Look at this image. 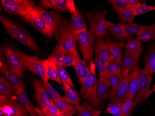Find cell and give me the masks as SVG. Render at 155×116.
I'll return each instance as SVG.
<instances>
[{
  "label": "cell",
  "mask_w": 155,
  "mask_h": 116,
  "mask_svg": "<svg viewBox=\"0 0 155 116\" xmlns=\"http://www.w3.org/2000/svg\"><path fill=\"white\" fill-rule=\"evenodd\" d=\"M0 21L6 29V32L13 39L27 46L35 51H39V48L34 39L26 30L20 25L4 16H0Z\"/></svg>",
  "instance_id": "obj_1"
},
{
  "label": "cell",
  "mask_w": 155,
  "mask_h": 116,
  "mask_svg": "<svg viewBox=\"0 0 155 116\" xmlns=\"http://www.w3.org/2000/svg\"><path fill=\"white\" fill-rule=\"evenodd\" d=\"M36 9L43 19L50 33L51 38L55 39L67 27L69 23L60 14L54 11H47L35 5Z\"/></svg>",
  "instance_id": "obj_2"
},
{
  "label": "cell",
  "mask_w": 155,
  "mask_h": 116,
  "mask_svg": "<svg viewBox=\"0 0 155 116\" xmlns=\"http://www.w3.org/2000/svg\"><path fill=\"white\" fill-rule=\"evenodd\" d=\"M97 80L96 74L95 65L92 59L90 63L89 74L82 84L79 94L81 97L88 102L93 108L98 107L96 97Z\"/></svg>",
  "instance_id": "obj_3"
},
{
  "label": "cell",
  "mask_w": 155,
  "mask_h": 116,
  "mask_svg": "<svg viewBox=\"0 0 155 116\" xmlns=\"http://www.w3.org/2000/svg\"><path fill=\"white\" fill-rule=\"evenodd\" d=\"M1 49L11 69L20 78H24L23 74L26 72V68L17 52V49L7 44L2 45Z\"/></svg>",
  "instance_id": "obj_4"
},
{
  "label": "cell",
  "mask_w": 155,
  "mask_h": 116,
  "mask_svg": "<svg viewBox=\"0 0 155 116\" xmlns=\"http://www.w3.org/2000/svg\"><path fill=\"white\" fill-rule=\"evenodd\" d=\"M109 12L106 10L85 12V15L90 25V29L98 38H103L108 30L107 21L105 20V17Z\"/></svg>",
  "instance_id": "obj_5"
},
{
  "label": "cell",
  "mask_w": 155,
  "mask_h": 116,
  "mask_svg": "<svg viewBox=\"0 0 155 116\" xmlns=\"http://www.w3.org/2000/svg\"><path fill=\"white\" fill-rule=\"evenodd\" d=\"M96 35L94 32L90 30L82 31L78 35L76 41H77L81 53L84 61L87 63L93 59L94 51V38Z\"/></svg>",
  "instance_id": "obj_6"
},
{
  "label": "cell",
  "mask_w": 155,
  "mask_h": 116,
  "mask_svg": "<svg viewBox=\"0 0 155 116\" xmlns=\"http://www.w3.org/2000/svg\"><path fill=\"white\" fill-rule=\"evenodd\" d=\"M2 5L8 13L24 16L35 8V3L31 0H2Z\"/></svg>",
  "instance_id": "obj_7"
},
{
  "label": "cell",
  "mask_w": 155,
  "mask_h": 116,
  "mask_svg": "<svg viewBox=\"0 0 155 116\" xmlns=\"http://www.w3.org/2000/svg\"><path fill=\"white\" fill-rule=\"evenodd\" d=\"M29 114V112L21 104L1 94V116H28Z\"/></svg>",
  "instance_id": "obj_8"
},
{
  "label": "cell",
  "mask_w": 155,
  "mask_h": 116,
  "mask_svg": "<svg viewBox=\"0 0 155 116\" xmlns=\"http://www.w3.org/2000/svg\"><path fill=\"white\" fill-rule=\"evenodd\" d=\"M17 52L21 56L26 69L40 77L43 81L48 82L49 78L46 74L43 64L37 56L29 55L18 49Z\"/></svg>",
  "instance_id": "obj_9"
},
{
  "label": "cell",
  "mask_w": 155,
  "mask_h": 116,
  "mask_svg": "<svg viewBox=\"0 0 155 116\" xmlns=\"http://www.w3.org/2000/svg\"><path fill=\"white\" fill-rule=\"evenodd\" d=\"M55 39L57 40L58 43L56 46L53 53L77 51L76 40L70 30L69 25L58 35Z\"/></svg>",
  "instance_id": "obj_10"
},
{
  "label": "cell",
  "mask_w": 155,
  "mask_h": 116,
  "mask_svg": "<svg viewBox=\"0 0 155 116\" xmlns=\"http://www.w3.org/2000/svg\"><path fill=\"white\" fill-rule=\"evenodd\" d=\"M152 79L153 77L149 75L145 68L141 69L138 91L134 99L136 106L146 100L149 96Z\"/></svg>",
  "instance_id": "obj_11"
},
{
  "label": "cell",
  "mask_w": 155,
  "mask_h": 116,
  "mask_svg": "<svg viewBox=\"0 0 155 116\" xmlns=\"http://www.w3.org/2000/svg\"><path fill=\"white\" fill-rule=\"evenodd\" d=\"M0 71L7 80L16 90L21 88L25 89L26 85L16 74L11 69L2 52L0 54Z\"/></svg>",
  "instance_id": "obj_12"
},
{
  "label": "cell",
  "mask_w": 155,
  "mask_h": 116,
  "mask_svg": "<svg viewBox=\"0 0 155 116\" xmlns=\"http://www.w3.org/2000/svg\"><path fill=\"white\" fill-rule=\"evenodd\" d=\"M21 19L23 21L30 24L36 29L39 32L45 35L51 37L50 33L48 30L46 24L39 12L34 8L27 15L21 16Z\"/></svg>",
  "instance_id": "obj_13"
},
{
  "label": "cell",
  "mask_w": 155,
  "mask_h": 116,
  "mask_svg": "<svg viewBox=\"0 0 155 116\" xmlns=\"http://www.w3.org/2000/svg\"><path fill=\"white\" fill-rule=\"evenodd\" d=\"M79 57L77 51H67L53 53L48 59L53 61L56 65L64 67H74Z\"/></svg>",
  "instance_id": "obj_14"
},
{
  "label": "cell",
  "mask_w": 155,
  "mask_h": 116,
  "mask_svg": "<svg viewBox=\"0 0 155 116\" xmlns=\"http://www.w3.org/2000/svg\"><path fill=\"white\" fill-rule=\"evenodd\" d=\"M129 76L125 77L120 84L117 88H112L110 94V103L116 102H124L128 98Z\"/></svg>",
  "instance_id": "obj_15"
},
{
  "label": "cell",
  "mask_w": 155,
  "mask_h": 116,
  "mask_svg": "<svg viewBox=\"0 0 155 116\" xmlns=\"http://www.w3.org/2000/svg\"><path fill=\"white\" fill-rule=\"evenodd\" d=\"M33 84L35 90V98L40 108L42 109L48 105L54 104V102L49 96L41 82L37 79H34Z\"/></svg>",
  "instance_id": "obj_16"
},
{
  "label": "cell",
  "mask_w": 155,
  "mask_h": 116,
  "mask_svg": "<svg viewBox=\"0 0 155 116\" xmlns=\"http://www.w3.org/2000/svg\"><path fill=\"white\" fill-rule=\"evenodd\" d=\"M71 19L69 28L75 40L78 35L82 31L87 30L86 21L79 10H77L76 14L71 13Z\"/></svg>",
  "instance_id": "obj_17"
},
{
  "label": "cell",
  "mask_w": 155,
  "mask_h": 116,
  "mask_svg": "<svg viewBox=\"0 0 155 116\" xmlns=\"http://www.w3.org/2000/svg\"><path fill=\"white\" fill-rule=\"evenodd\" d=\"M140 69L138 62L135 67L132 69L130 72L129 84L128 98H134L138 91L139 87V76H140Z\"/></svg>",
  "instance_id": "obj_18"
},
{
  "label": "cell",
  "mask_w": 155,
  "mask_h": 116,
  "mask_svg": "<svg viewBox=\"0 0 155 116\" xmlns=\"http://www.w3.org/2000/svg\"><path fill=\"white\" fill-rule=\"evenodd\" d=\"M110 84L107 78H100L97 80L96 97L97 106H100L103 100L108 97L110 94Z\"/></svg>",
  "instance_id": "obj_19"
},
{
  "label": "cell",
  "mask_w": 155,
  "mask_h": 116,
  "mask_svg": "<svg viewBox=\"0 0 155 116\" xmlns=\"http://www.w3.org/2000/svg\"><path fill=\"white\" fill-rule=\"evenodd\" d=\"M138 61L125 51L121 60V75L124 78L129 75L132 69L137 64Z\"/></svg>",
  "instance_id": "obj_20"
},
{
  "label": "cell",
  "mask_w": 155,
  "mask_h": 116,
  "mask_svg": "<svg viewBox=\"0 0 155 116\" xmlns=\"http://www.w3.org/2000/svg\"><path fill=\"white\" fill-rule=\"evenodd\" d=\"M17 99L24 108L29 112L30 116H38L35 111V108L31 103L29 98L27 95L25 89L20 88L17 89Z\"/></svg>",
  "instance_id": "obj_21"
},
{
  "label": "cell",
  "mask_w": 155,
  "mask_h": 116,
  "mask_svg": "<svg viewBox=\"0 0 155 116\" xmlns=\"http://www.w3.org/2000/svg\"><path fill=\"white\" fill-rule=\"evenodd\" d=\"M143 47L141 41L137 39L128 41L124 46V49L126 52L129 53L135 58L139 60L142 53Z\"/></svg>",
  "instance_id": "obj_22"
},
{
  "label": "cell",
  "mask_w": 155,
  "mask_h": 116,
  "mask_svg": "<svg viewBox=\"0 0 155 116\" xmlns=\"http://www.w3.org/2000/svg\"><path fill=\"white\" fill-rule=\"evenodd\" d=\"M0 92L8 98L15 100L18 99L16 89L2 76L0 77Z\"/></svg>",
  "instance_id": "obj_23"
},
{
  "label": "cell",
  "mask_w": 155,
  "mask_h": 116,
  "mask_svg": "<svg viewBox=\"0 0 155 116\" xmlns=\"http://www.w3.org/2000/svg\"><path fill=\"white\" fill-rule=\"evenodd\" d=\"M110 52L111 58L121 62L122 49L125 46V43L121 41H112L110 40L106 41Z\"/></svg>",
  "instance_id": "obj_24"
},
{
  "label": "cell",
  "mask_w": 155,
  "mask_h": 116,
  "mask_svg": "<svg viewBox=\"0 0 155 116\" xmlns=\"http://www.w3.org/2000/svg\"><path fill=\"white\" fill-rule=\"evenodd\" d=\"M41 61L49 78L61 84L62 82L57 72V65L48 59L43 60Z\"/></svg>",
  "instance_id": "obj_25"
},
{
  "label": "cell",
  "mask_w": 155,
  "mask_h": 116,
  "mask_svg": "<svg viewBox=\"0 0 155 116\" xmlns=\"http://www.w3.org/2000/svg\"><path fill=\"white\" fill-rule=\"evenodd\" d=\"M112 6L117 14L118 19L121 22H133L135 17L137 16L135 10L128 8H120L115 6Z\"/></svg>",
  "instance_id": "obj_26"
},
{
  "label": "cell",
  "mask_w": 155,
  "mask_h": 116,
  "mask_svg": "<svg viewBox=\"0 0 155 116\" xmlns=\"http://www.w3.org/2000/svg\"><path fill=\"white\" fill-rule=\"evenodd\" d=\"M122 27L125 34L127 35L128 41L133 40L135 35H137L138 36L143 32L147 26L138 25L133 22H130L128 24H120Z\"/></svg>",
  "instance_id": "obj_27"
},
{
  "label": "cell",
  "mask_w": 155,
  "mask_h": 116,
  "mask_svg": "<svg viewBox=\"0 0 155 116\" xmlns=\"http://www.w3.org/2000/svg\"><path fill=\"white\" fill-rule=\"evenodd\" d=\"M62 83L65 91V96L64 97H62L63 100L72 104L75 106L80 105V96L74 89L66 83L63 82Z\"/></svg>",
  "instance_id": "obj_28"
},
{
  "label": "cell",
  "mask_w": 155,
  "mask_h": 116,
  "mask_svg": "<svg viewBox=\"0 0 155 116\" xmlns=\"http://www.w3.org/2000/svg\"><path fill=\"white\" fill-rule=\"evenodd\" d=\"M74 67L79 81L82 84L89 74L90 68H88L86 61L81 60L80 57L78 59Z\"/></svg>",
  "instance_id": "obj_29"
},
{
  "label": "cell",
  "mask_w": 155,
  "mask_h": 116,
  "mask_svg": "<svg viewBox=\"0 0 155 116\" xmlns=\"http://www.w3.org/2000/svg\"><path fill=\"white\" fill-rule=\"evenodd\" d=\"M107 23L108 30L117 39L124 42L126 41H128L127 35L125 34L120 24L113 23L110 21H107Z\"/></svg>",
  "instance_id": "obj_30"
},
{
  "label": "cell",
  "mask_w": 155,
  "mask_h": 116,
  "mask_svg": "<svg viewBox=\"0 0 155 116\" xmlns=\"http://www.w3.org/2000/svg\"><path fill=\"white\" fill-rule=\"evenodd\" d=\"M144 68L150 76L155 74V43L149 51L144 63Z\"/></svg>",
  "instance_id": "obj_31"
},
{
  "label": "cell",
  "mask_w": 155,
  "mask_h": 116,
  "mask_svg": "<svg viewBox=\"0 0 155 116\" xmlns=\"http://www.w3.org/2000/svg\"><path fill=\"white\" fill-rule=\"evenodd\" d=\"M77 116H98L102 111L96 110L93 107L87 103H83L80 105L75 106Z\"/></svg>",
  "instance_id": "obj_32"
},
{
  "label": "cell",
  "mask_w": 155,
  "mask_h": 116,
  "mask_svg": "<svg viewBox=\"0 0 155 116\" xmlns=\"http://www.w3.org/2000/svg\"><path fill=\"white\" fill-rule=\"evenodd\" d=\"M94 53L95 55L97 68L100 75V78H107L105 75V66L100 52L98 42L96 40L95 41Z\"/></svg>",
  "instance_id": "obj_33"
},
{
  "label": "cell",
  "mask_w": 155,
  "mask_h": 116,
  "mask_svg": "<svg viewBox=\"0 0 155 116\" xmlns=\"http://www.w3.org/2000/svg\"><path fill=\"white\" fill-rule=\"evenodd\" d=\"M121 62L118 61L110 58L105 68V75L108 79L111 74H121Z\"/></svg>",
  "instance_id": "obj_34"
},
{
  "label": "cell",
  "mask_w": 155,
  "mask_h": 116,
  "mask_svg": "<svg viewBox=\"0 0 155 116\" xmlns=\"http://www.w3.org/2000/svg\"><path fill=\"white\" fill-rule=\"evenodd\" d=\"M96 40L98 42L100 52H101L102 57L103 60L105 68V67H107L110 59L111 58L110 52L107 42L103 40V38H98V37H97Z\"/></svg>",
  "instance_id": "obj_35"
},
{
  "label": "cell",
  "mask_w": 155,
  "mask_h": 116,
  "mask_svg": "<svg viewBox=\"0 0 155 116\" xmlns=\"http://www.w3.org/2000/svg\"><path fill=\"white\" fill-rule=\"evenodd\" d=\"M155 38V23L150 26H147L137 37V39L143 41H148Z\"/></svg>",
  "instance_id": "obj_36"
},
{
  "label": "cell",
  "mask_w": 155,
  "mask_h": 116,
  "mask_svg": "<svg viewBox=\"0 0 155 116\" xmlns=\"http://www.w3.org/2000/svg\"><path fill=\"white\" fill-rule=\"evenodd\" d=\"M54 104L59 110L61 114L76 111L74 105L66 102L63 99L55 101L54 102Z\"/></svg>",
  "instance_id": "obj_37"
},
{
  "label": "cell",
  "mask_w": 155,
  "mask_h": 116,
  "mask_svg": "<svg viewBox=\"0 0 155 116\" xmlns=\"http://www.w3.org/2000/svg\"><path fill=\"white\" fill-rule=\"evenodd\" d=\"M57 69L58 75L62 83L65 82L68 84L69 85H70L72 88L75 89V88L72 78L68 74V71L64 68V66L57 65Z\"/></svg>",
  "instance_id": "obj_38"
},
{
  "label": "cell",
  "mask_w": 155,
  "mask_h": 116,
  "mask_svg": "<svg viewBox=\"0 0 155 116\" xmlns=\"http://www.w3.org/2000/svg\"><path fill=\"white\" fill-rule=\"evenodd\" d=\"M124 104V102H123L110 103L107 104L105 113L114 116H119L122 111Z\"/></svg>",
  "instance_id": "obj_39"
},
{
  "label": "cell",
  "mask_w": 155,
  "mask_h": 116,
  "mask_svg": "<svg viewBox=\"0 0 155 116\" xmlns=\"http://www.w3.org/2000/svg\"><path fill=\"white\" fill-rule=\"evenodd\" d=\"M41 84L44 87V88L47 91L49 95L51 97L54 102L55 101L62 99V97L61 96L60 94L53 88V86L48 82L40 81Z\"/></svg>",
  "instance_id": "obj_40"
},
{
  "label": "cell",
  "mask_w": 155,
  "mask_h": 116,
  "mask_svg": "<svg viewBox=\"0 0 155 116\" xmlns=\"http://www.w3.org/2000/svg\"><path fill=\"white\" fill-rule=\"evenodd\" d=\"M135 106L134 98H128L124 102L122 111L119 116H129L133 107Z\"/></svg>",
  "instance_id": "obj_41"
},
{
  "label": "cell",
  "mask_w": 155,
  "mask_h": 116,
  "mask_svg": "<svg viewBox=\"0 0 155 116\" xmlns=\"http://www.w3.org/2000/svg\"><path fill=\"white\" fill-rule=\"evenodd\" d=\"M124 78L122 76L121 74L115 73L110 74L108 78V80L111 88H115L121 83Z\"/></svg>",
  "instance_id": "obj_42"
},
{
  "label": "cell",
  "mask_w": 155,
  "mask_h": 116,
  "mask_svg": "<svg viewBox=\"0 0 155 116\" xmlns=\"http://www.w3.org/2000/svg\"><path fill=\"white\" fill-rule=\"evenodd\" d=\"M52 8L58 11H68L67 7V0H51Z\"/></svg>",
  "instance_id": "obj_43"
},
{
  "label": "cell",
  "mask_w": 155,
  "mask_h": 116,
  "mask_svg": "<svg viewBox=\"0 0 155 116\" xmlns=\"http://www.w3.org/2000/svg\"><path fill=\"white\" fill-rule=\"evenodd\" d=\"M42 111L46 116H59L61 115L60 111L54 104L46 106L42 109Z\"/></svg>",
  "instance_id": "obj_44"
},
{
  "label": "cell",
  "mask_w": 155,
  "mask_h": 116,
  "mask_svg": "<svg viewBox=\"0 0 155 116\" xmlns=\"http://www.w3.org/2000/svg\"><path fill=\"white\" fill-rule=\"evenodd\" d=\"M154 10H155V6L147 5H146L145 2H144V3H142L140 7L137 9H136L135 12L137 15H138L145 14V13H148V12H151Z\"/></svg>",
  "instance_id": "obj_45"
},
{
  "label": "cell",
  "mask_w": 155,
  "mask_h": 116,
  "mask_svg": "<svg viewBox=\"0 0 155 116\" xmlns=\"http://www.w3.org/2000/svg\"><path fill=\"white\" fill-rule=\"evenodd\" d=\"M108 1L111 3L112 6H116L120 8L130 9L126 0H110Z\"/></svg>",
  "instance_id": "obj_46"
},
{
  "label": "cell",
  "mask_w": 155,
  "mask_h": 116,
  "mask_svg": "<svg viewBox=\"0 0 155 116\" xmlns=\"http://www.w3.org/2000/svg\"><path fill=\"white\" fill-rule=\"evenodd\" d=\"M126 1L130 9L135 11L142 4L138 0H126Z\"/></svg>",
  "instance_id": "obj_47"
},
{
  "label": "cell",
  "mask_w": 155,
  "mask_h": 116,
  "mask_svg": "<svg viewBox=\"0 0 155 116\" xmlns=\"http://www.w3.org/2000/svg\"><path fill=\"white\" fill-rule=\"evenodd\" d=\"M51 0H41L39 4V7L42 9L52 8Z\"/></svg>",
  "instance_id": "obj_48"
},
{
  "label": "cell",
  "mask_w": 155,
  "mask_h": 116,
  "mask_svg": "<svg viewBox=\"0 0 155 116\" xmlns=\"http://www.w3.org/2000/svg\"><path fill=\"white\" fill-rule=\"evenodd\" d=\"M67 7L68 9L69 10L71 13L76 14L77 12L76 8L75 5L74 1L73 0H67Z\"/></svg>",
  "instance_id": "obj_49"
},
{
  "label": "cell",
  "mask_w": 155,
  "mask_h": 116,
  "mask_svg": "<svg viewBox=\"0 0 155 116\" xmlns=\"http://www.w3.org/2000/svg\"><path fill=\"white\" fill-rule=\"evenodd\" d=\"M35 111L38 116H46L43 113V111H42V110L40 109L39 108H35Z\"/></svg>",
  "instance_id": "obj_50"
},
{
  "label": "cell",
  "mask_w": 155,
  "mask_h": 116,
  "mask_svg": "<svg viewBox=\"0 0 155 116\" xmlns=\"http://www.w3.org/2000/svg\"><path fill=\"white\" fill-rule=\"evenodd\" d=\"M76 113L77 111H73V112H69V113H66V114H61L59 116H73Z\"/></svg>",
  "instance_id": "obj_51"
},
{
  "label": "cell",
  "mask_w": 155,
  "mask_h": 116,
  "mask_svg": "<svg viewBox=\"0 0 155 116\" xmlns=\"http://www.w3.org/2000/svg\"><path fill=\"white\" fill-rule=\"evenodd\" d=\"M153 92H155V84L154 85V86H153V88L152 89L150 90V94H151V93H153Z\"/></svg>",
  "instance_id": "obj_52"
}]
</instances>
